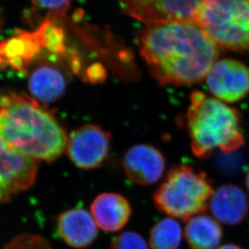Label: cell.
Segmentation results:
<instances>
[{
  "label": "cell",
  "instance_id": "cell-1",
  "mask_svg": "<svg viewBox=\"0 0 249 249\" xmlns=\"http://www.w3.org/2000/svg\"><path fill=\"white\" fill-rule=\"evenodd\" d=\"M139 47L150 74L160 85L200 83L219 54L218 46L194 20L146 25Z\"/></svg>",
  "mask_w": 249,
  "mask_h": 249
},
{
  "label": "cell",
  "instance_id": "cell-2",
  "mask_svg": "<svg viewBox=\"0 0 249 249\" xmlns=\"http://www.w3.org/2000/svg\"><path fill=\"white\" fill-rule=\"evenodd\" d=\"M0 138L34 160H55L67 148V133L55 117L26 95L0 96Z\"/></svg>",
  "mask_w": 249,
  "mask_h": 249
},
{
  "label": "cell",
  "instance_id": "cell-3",
  "mask_svg": "<svg viewBox=\"0 0 249 249\" xmlns=\"http://www.w3.org/2000/svg\"><path fill=\"white\" fill-rule=\"evenodd\" d=\"M186 122L192 151L197 158H209L217 149L231 153L245 142L239 111L202 91L190 95Z\"/></svg>",
  "mask_w": 249,
  "mask_h": 249
},
{
  "label": "cell",
  "instance_id": "cell-4",
  "mask_svg": "<svg viewBox=\"0 0 249 249\" xmlns=\"http://www.w3.org/2000/svg\"><path fill=\"white\" fill-rule=\"evenodd\" d=\"M213 193V185L206 173L180 164L169 170L154 194L153 201L167 215L189 220L206 211Z\"/></svg>",
  "mask_w": 249,
  "mask_h": 249
},
{
  "label": "cell",
  "instance_id": "cell-5",
  "mask_svg": "<svg viewBox=\"0 0 249 249\" xmlns=\"http://www.w3.org/2000/svg\"><path fill=\"white\" fill-rule=\"evenodd\" d=\"M194 21L218 48L249 51V0H204Z\"/></svg>",
  "mask_w": 249,
  "mask_h": 249
},
{
  "label": "cell",
  "instance_id": "cell-6",
  "mask_svg": "<svg viewBox=\"0 0 249 249\" xmlns=\"http://www.w3.org/2000/svg\"><path fill=\"white\" fill-rule=\"evenodd\" d=\"M124 14L146 25L194 20L204 0H118Z\"/></svg>",
  "mask_w": 249,
  "mask_h": 249
},
{
  "label": "cell",
  "instance_id": "cell-7",
  "mask_svg": "<svg viewBox=\"0 0 249 249\" xmlns=\"http://www.w3.org/2000/svg\"><path fill=\"white\" fill-rule=\"evenodd\" d=\"M109 132L96 124H85L74 129L67 142V153L73 163L85 170L98 168L108 158Z\"/></svg>",
  "mask_w": 249,
  "mask_h": 249
},
{
  "label": "cell",
  "instance_id": "cell-8",
  "mask_svg": "<svg viewBox=\"0 0 249 249\" xmlns=\"http://www.w3.org/2000/svg\"><path fill=\"white\" fill-rule=\"evenodd\" d=\"M37 163L9 147L0 138V202L9 201L34 185Z\"/></svg>",
  "mask_w": 249,
  "mask_h": 249
},
{
  "label": "cell",
  "instance_id": "cell-9",
  "mask_svg": "<svg viewBox=\"0 0 249 249\" xmlns=\"http://www.w3.org/2000/svg\"><path fill=\"white\" fill-rule=\"evenodd\" d=\"M209 91L216 99L235 103L249 91V69L235 59H221L213 65L206 78Z\"/></svg>",
  "mask_w": 249,
  "mask_h": 249
},
{
  "label": "cell",
  "instance_id": "cell-10",
  "mask_svg": "<svg viewBox=\"0 0 249 249\" xmlns=\"http://www.w3.org/2000/svg\"><path fill=\"white\" fill-rule=\"evenodd\" d=\"M124 173L139 185H151L160 180L165 170V158L156 146L137 144L127 150L123 159Z\"/></svg>",
  "mask_w": 249,
  "mask_h": 249
},
{
  "label": "cell",
  "instance_id": "cell-11",
  "mask_svg": "<svg viewBox=\"0 0 249 249\" xmlns=\"http://www.w3.org/2000/svg\"><path fill=\"white\" fill-rule=\"evenodd\" d=\"M43 58V44L37 29L34 32L19 31L0 42V68L10 67L25 72Z\"/></svg>",
  "mask_w": 249,
  "mask_h": 249
},
{
  "label": "cell",
  "instance_id": "cell-12",
  "mask_svg": "<svg viewBox=\"0 0 249 249\" xmlns=\"http://www.w3.org/2000/svg\"><path fill=\"white\" fill-rule=\"evenodd\" d=\"M62 65L50 61L36 62L29 76L32 96L43 103H53L64 95L67 79Z\"/></svg>",
  "mask_w": 249,
  "mask_h": 249
},
{
  "label": "cell",
  "instance_id": "cell-13",
  "mask_svg": "<svg viewBox=\"0 0 249 249\" xmlns=\"http://www.w3.org/2000/svg\"><path fill=\"white\" fill-rule=\"evenodd\" d=\"M97 227L91 213L80 207L65 211L58 219L61 238L74 249L90 246L98 236Z\"/></svg>",
  "mask_w": 249,
  "mask_h": 249
},
{
  "label": "cell",
  "instance_id": "cell-14",
  "mask_svg": "<svg viewBox=\"0 0 249 249\" xmlns=\"http://www.w3.org/2000/svg\"><path fill=\"white\" fill-rule=\"evenodd\" d=\"M91 213L101 230L115 232L123 229L131 217L129 201L117 193H103L94 199Z\"/></svg>",
  "mask_w": 249,
  "mask_h": 249
},
{
  "label": "cell",
  "instance_id": "cell-15",
  "mask_svg": "<svg viewBox=\"0 0 249 249\" xmlns=\"http://www.w3.org/2000/svg\"><path fill=\"white\" fill-rule=\"evenodd\" d=\"M216 220L228 225H237L249 213V200L237 185H221L213 192L209 204Z\"/></svg>",
  "mask_w": 249,
  "mask_h": 249
},
{
  "label": "cell",
  "instance_id": "cell-16",
  "mask_svg": "<svg viewBox=\"0 0 249 249\" xmlns=\"http://www.w3.org/2000/svg\"><path fill=\"white\" fill-rule=\"evenodd\" d=\"M185 236L190 249H214L220 244L223 230L218 221L201 213L188 220Z\"/></svg>",
  "mask_w": 249,
  "mask_h": 249
},
{
  "label": "cell",
  "instance_id": "cell-17",
  "mask_svg": "<svg viewBox=\"0 0 249 249\" xmlns=\"http://www.w3.org/2000/svg\"><path fill=\"white\" fill-rule=\"evenodd\" d=\"M182 240V228L173 218L159 221L150 231L149 244L151 249H178Z\"/></svg>",
  "mask_w": 249,
  "mask_h": 249
},
{
  "label": "cell",
  "instance_id": "cell-18",
  "mask_svg": "<svg viewBox=\"0 0 249 249\" xmlns=\"http://www.w3.org/2000/svg\"><path fill=\"white\" fill-rule=\"evenodd\" d=\"M3 249H52V247L45 238L23 234L10 241Z\"/></svg>",
  "mask_w": 249,
  "mask_h": 249
},
{
  "label": "cell",
  "instance_id": "cell-19",
  "mask_svg": "<svg viewBox=\"0 0 249 249\" xmlns=\"http://www.w3.org/2000/svg\"><path fill=\"white\" fill-rule=\"evenodd\" d=\"M110 249H148L144 238L134 231H124L113 238Z\"/></svg>",
  "mask_w": 249,
  "mask_h": 249
},
{
  "label": "cell",
  "instance_id": "cell-20",
  "mask_svg": "<svg viewBox=\"0 0 249 249\" xmlns=\"http://www.w3.org/2000/svg\"><path fill=\"white\" fill-rule=\"evenodd\" d=\"M36 7L49 10L50 13L64 15L74 0H31Z\"/></svg>",
  "mask_w": 249,
  "mask_h": 249
},
{
  "label": "cell",
  "instance_id": "cell-21",
  "mask_svg": "<svg viewBox=\"0 0 249 249\" xmlns=\"http://www.w3.org/2000/svg\"><path fill=\"white\" fill-rule=\"evenodd\" d=\"M218 249H243L235 245H225L218 248Z\"/></svg>",
  "mask_w": 249,
  "mask_h": 249
},
{
  "label": "cell",
  "instance_id": "cell-22",
  "mask_svg": "<svg viewBox=\"0 0 249 249\" xmlns=\"http://www.w3.org/2000/svg\"><path fill=\"white\" fill-rule=\"evenodd\" d=\"M246 185H247V188L249 192V173H248L247 177H246Z\"/></svg>",
  "mask_w": 249,
  "mask_h": 249
},
{
  "label": "cell",
  "instance_id": "cell-23",
  "mask_svg": "<svg viewBox=\"0 0 249 249\" xmlns=\"http://www.w3.org/2000/svg\"><path fill=\"white\" fill-rule=\"evenodd\" d=\"M0 24H1V17H0Z\"/></svg>",
  "mask_w": 249,
  "mask_h": 249
}]
</instances>
